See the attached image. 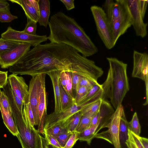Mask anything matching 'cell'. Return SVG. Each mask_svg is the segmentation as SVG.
Wrapping results in <instances>:
<instances>
[{"label": "cell", "mask_w": 148, "mask_h": 148, "mask_svg": "<svg viewBox=\"0 0 148 148\" xmlns=\"http://www.w3.org/2000/svg\"><path fill=\"white\" fill-rule=\"evenodd\" d=\"M102 101L100 98L88 104L80 111L82 115H94L99 110Z\"/></svg>", "instance_id": "cb8c5ba5"}, {"label": "cell", "mask_w": 148, "mask_h": 148, "mask_svg": "<svg viewBox=\"0 0 148 148\" xmlns=\"http://www.w3.org/2000/svg\"><path fill=\"white\" fill-rule=\"evenodd\" d=\"M148 0H139V7L143 17L144 18L148 3Z\"/></svg>", "instance_id": "ee69618b"}, {"label": "cell", "mask_w": 148, "mask_h": 148, "mask_svg": "<svg viewBox=\"0 0 148 148\" xmlns=\"http://www.w3.org/2000/svg\"><path fill=\"white\" fill-rule=\"evenodd\" d=\"M109 69L106 79L101 84L103 92L101 98H109L116 109L121 104L130 90L127 69V65L115 58H107Z\"/></svg>", "instance_id": "7a4b0ae2"}, {"label": "cell", "mask_w": 148, "mask_h": 148, "mask_svg": "<svg viewBox=\"0 0 148 148\" xmlns=\"http://www.w3.org/2000/svg\"><path fill=\"white\" fill-rule=\"evenodd\" d=\"M60 101L62 111L66 110L72 106L75 103V100L68 95L59 80Z\"/></svg>", "instance_id": "44dd1931"}, {"label": "cell", "mask_w": 148, "mask_h": 148, "mask_svg": "<svg viewBox=\"0 0 148 148\" xmlns=\"http://www.w3.org/2000/svg\"><path fill=\"white\" fill-rule=\"evenodd\" d=\"M128 122L126 120L124 112L121 116L119 127V137L120 144L122 145H126L125 142L128 139Z\"/></svg>", "instance_id": "ffe728a7"}, {"label": "cell", "mask_w": 148, "mask_h": 148, "mask_svg": "<svg viewBox=\"0 0 148 148\" xmlns=\"http://www.w3.org/2000/svg\"><path fill=\"white\" fill-rule=\"evenodd\" d=\"M8 71H0V88H3L7 84L8 82Z\"/></svg>", "instance_id": "ab89813d"}, {"label": "cell", "mask_w": 148, "mask_h": 148, "mask_svg": "<svg viewBox=\"0 0 148 148\" xmlns=\"http://www.w3.org/2000/svg\"><path fill=\"white\" fill-rule=\"evenodd\" d=\"M41 148H42L41 145Z\"/></svg>", "instance_id": "816d5d0a"}, {"label": "cell", "mask_w": 148, "mask_h": 148, "mask_svg": "<svg viewBox=\"0 0 148 148\" xmlns=\"http://www.w3.org/2000/svg\"><path fill=\"white\" fill-rule=\"evenodd\" d=\"M24 108L26 111L31 125L34 127L35 125L34 118L32 111L29 103H23Z\"/></svg>", "instance_id": "74e56055"}, {"label": "cell", "mask_w": 148, "mask_h": 148, "mask_svg": "<svg viewBox=\"0 0 148 148\" xmlns=\"http://www.w3.org/2000/svg\"><path fill=\"white\" fill-rule=\"evenodd\" d=\"M46 74H40L39 88L38 110L39 118L38 131L44 135L43 128L45 120L47 116V100L45 85Z\"/></svg>", "instance_id": "7c38bea8"}, {"label": "cell", "mask_w": 148, "mask_h": 148, "mask_svg": "<svg viewBox=\"0 0 148 148\" xmlns=\"http://www.w3.org/2000/svg\"><path fill=\"white\" fill-rule=\"evenodd\" d=\"M17 18V16L13 15L10 12L0 10V21L1 23L10 22Z\"/></svg>", "instance_id": "1f68e13d"}, {"label": "cell", "mask_w": 148, "mask_h": 148, "mask_svg": "<svg viewBox=\"0 0 148 148\" xmlns=\"http://www.w3.org/2000/svg\"><path fill=\"white\" fill-rule=\"evenodd\" d=\"M0 10L10 12V4L6 0H0Z\"/></svg>", "instance_id": "bcb514c9"}, {"label": "cell", "mask_w": 148, "mask_h": 148, "mask_svg": "<svg viewBox=\"0 0 148 148\" xmlns=\"http://www.w3.org/2000/svg\"><path fill=\"white\" fill-rule=\"evenodd\" d=\"M72 133L68 132L55 136L61 147L63 148L71 135Z\"/></svg>", "instance_id": "d590c367"}, {"label": "cell", "mask_w": 148, "mask_h": 148, "mask_svg": "<svg viewBox=\"0 0 148 148\" xmlns=\"http://www.w3.org/2000/svg\"><path fill=\"white\" fill-rule=\"evenodd\" d=\"M88 104L85 102L78 105L75 103L70 108L64 111L58 113L53 112L47 115L43 130L63 123L71 116L80 111Z\"/></svg>", "instance_id": "9c48e42d"}, {"label": "cell", "mask_w": 148, "mask_h": 148, "mask_svg": "<svg viewBox=\"0 0 148 148\" xmlns=\"http://www.w3.org/2000/svg\"><path fill=\"white\" fill-rule=\"evenodd\" d=\"M99 126V124L90 127L82 132L79 133V139L80 141H84L90 145L92 139L95 138L97 134V130Z\"/></svg>", "instance_id": "7402d4cb"}, {"label": "cell", "mask_w": 148, "mask_h": 148, "mask_svg": "<svg viewBox=\"0 0 148 148\" xmlns=\"http://www.w3.org/2000/svg\"><path fill=\"white\" fill-rule=\"evenodd\" d=\"M48 25L50 42L62 43L74 48L84 57L96 53L98 49L83 29L73 18L62 12L52 16Z\"/></svg>", "instance_id": "6da1fadb"}, {"label": "cell", "mask_w": 148, "mask_h": 148, "mask_svg": "<svg viewBox=\"0 0 148 148\" xmlns=\"http://www.w3.org/2000/svg\"><path fill=\"white\" fill-rule=\"evenodd\" d=\"M145 85L146 99L145 102L143 105L144 106H146L147 105L148 103V81L145 82Z\"/></svg>", "instance_id": "f907efd6"}, {"label": "cell", "mask_w": 148, "mask_h": 148, "mask_svg": "<svg viewBox=\"0 0 148 148\" xmlns=\"http://www.w3.org/2000/svg\"><path fill=\"white\" fill-rule=\"evenodd\" d=\"M128 130L137 136H140L141 131L140 125L137 114L135 112L131 121L128 122Z\"/></svg>", "instance_id": "d4e9b609"}, {"label": "cell", "mask_w": 148, "mask_h": 148, "mask_svg": "<svg viewBox=\"0 0 148 148\" xmlns=\"http://www.w3.org/2000/svg\"><path fill=\"white\" fill-rule=\"evenodd\" d=\"M12 95L15 102L20 111L21 112H23V102L17 96L14 91L12 90Z\"/></svg>", "instance_id": "b9f144b4"}, {"label": "cell", "mask_w": 148, "mask_h": 148, "mask_svg": "<svg viewBox=\"0 0 148 148\" xmlns=\"http://www.w3.org/2000/svg\"><path fill=\"white\" fill-rule=\"evenodd\" d=\"M44 134L48 145L52 146L53 148H62L55 136L45 133Z\"/></svg>", "instance_id": "836d02e7"}, {"label": "cell", "mask_w": 148, "mask_h": 148, "mask_svg": "<svg viewBox=\"0 0 148 148\" xmlns=\"http://www.w3.org/2000/svg\"><path fill=\"white\" fill-rule=\"evenodd\" d=\"M124 112L122 104L115 109L104 128L107 130L97 133L95 138L104 140L113 145L114 148H121L119 140V131L121 116Z\"/></svg>", "instance_id": "5b68a950"}, {"label": "cell", "mask_w": 148, "mask_h": 148, "mask_svg": "<svg viewBox=\"0 0 148 148\" xmlns=\"http://www.w3.org/2000/svg\"><path fill=\"white\" fill-rule=\"evenodd\" d=\"M30 45L20 43L10 51L0 54V66L8 68L15 64L30 49Z\"/></svg>", "instance_id": "30bf717a"}, {"label": "cell", "mask_w": 148, "mask_h": 148, "mask_svg": "<svg viewBox=\"0 0 148 148\" xmlns=\"http://www.w3.org/2000/svg\"><path fill=\"white\" fill-rule=\"evenodd\" d=\"M37 23L27 19V23L24 29L22 31L27 34L36 35L37 29Z\"/></svg>", "instance_id": "4dcf8cb0"}, {"label": "cell", "mask_w": 148, "mask_h": 148, "mask_svg": "<svg viewBox=\"0 0 148 148\" xmlns=\"http://www.w3.org/2000/svg\"><path fill=\"white\" fill-rule=\"evenodd\" d=\"M70 72L72 82L73 93L74 98L79 88V84L81 76L73 72Z\"/></svg>", "instance_id": "d6a6232c"}, {"label": "cell", "mask_w": 148, "mask_h": 148, "mask_svg": "<svg viewBox=\"0 0 148 148\" xmlns=\"http://www.w3.org/2000/svg\"><path fill=\"white\" fill-rule=\"evenodd\" d=\"M40 74L32 77L29 83L27 99L25 102L30 103L33 113L35 125H38L39 118L38 104Z\"/></svg>", "instance_id": "8fae6325"}, {"label": "cell", "mask_w": 148, "mask_h": 148, "mask_svg": "<svg viewBox=\"0 0 148 148\" xmlns=\"http://www.w3.org/2000/svg\"><path fill=\"white\" fill-rule=\"evenodd\" d=\"M130 13L133 26L136 35L142 38L147 34V23L144 18L139 7V0H125Z\"/></svg>", "instance_id": "ba28073f"}, {"label": "cell", "mask_w": 148, "mask_h": 148, "mask_svg": "<svg viewBox=\"0 0 148 148\" xmlns=\"http://www.w3.org/2000/svg\"><path fill=\"white\" fill-rule=\"evenodd\" d=\"M133 67L132 76L148 81V55L134 51L133 55Z\"/></svg>", "instance_id": "4fadbf2b"}, {"label": "cell", "mask_w": 148, "mask_h": 148, "mask_svg": "<svg viewBox=\"0 0 148 148\" xmlns=\"http://www.w3.org/2000/svg\"><path fill=\"white\" fill-rule=\"evenodd\" d=\"M1 38L10 41L19 43L28 44L35 47L46 41L48 37L46 35H33L25 33L22 31L15 30L11 27L1 35Z\"/></svg>", "instance_id": "8992f818"}, {"label": "cell", "mask_w": 148, "mask_h": 148, "mask_svg": "<svg viewBox=\"0 0 148 148\" xmlns=\"http://www.w3.org/2000/svg\"><path fill=\"white\" fill-rule=\"evenodd\" d=\"M0 107L10 114H12L11 107L8 97L3 91L0 89Z\"/></svg>", "instance_id": "f1b7e54d"}, {"label": "cell", "mask_w": 148, "mask_h": 148, "mask_svg": "<svg viewBox=\"0 0 148 148\" xmlns=\"http://www.w3.org/2000/svg\"><path fill=\"white\" fill-rule=\"evenodd\" d=\"M23 113L13 115L18 131L16 136L22 148H41L39 132L31 124L24 108Z\"/></svg>", "instance_id": "3957f363"}, {"label": "cell", "mask_w": 148, "mask_h": 148, "mask_svg": "<svg viewBox=\"0 0 148 148\" xmlns=\"http://www.w3.org/2000/svg\"><path fill=\"white\" fill-rule=\"evenodd\" d=\"M98 83L92 82L89 79L81 77L79 82V88L80 86H85L90 89L95 84Z\"/></svg>", "instance_id": "f35d334b"}, {"label": "cell", "mask_w": 148, "mask_h": 148, "mask_svg": "<svg viewBox=\"0 0 148 148\" xmlns=\"http://www.w3.org/2000/svg\"><path fill=\"white\" fill-rule=\"evenodd\" d=\"M70 75V72L67 71H63L60 72L59 80L64 88L69 82Z\"/></svg>", "instance_id": "8d00e7d4"}, {"label": "cell", "mask_w": 148, "mask_h": 148, "mask_svg": "<svg viewBox=\"0 0 148 148\" xmlns=\"http://www.w3.org/2000/svg\"><path fill=\"white\" fill-rule=\"evenodd\" d=\"M114 112L113 107L107 101L102 100L100 108L97 113L99 123L97 130V133L101 129L104 128Z\"/></svg>", "instance_id": "2e32d148"}, {"label": "cell", "mask_w": 148, "mask_h": 148, "mask_svg": "<svg viewBox=\"0 0 148 148\" xmlns=\"http://www.w3.org/2000/svg\"><path fill=\"white\" fill-rule=\"evenodd\" d=\"M90 10L100 37L107 49H112L114 47L112 31L105 11L101 7L95 5L91 6Z\"/></svg>", "instance_id": "277c9868"}, {"label": "cell", "mask_w": 148, "mask_h": 148, "mask_svg": "<svg viewBox=\"0 0 148 148\" xmlns=\"http://www.w3.org/2000/svg\"><path fill=\"white\" fill-rule=\"evenodd\" d=\"M90 89L85 86L79 87L75 98V103L76 104H80L82 102Z\"/></svg>", "instance_id": "f546056e"}, {"label": "cell", "mask_w": 148, "mask_h": 148, "mask_svg": "<svg viewBox=\"0 0 148 148\" xmlns=\"http://www.w3.org/2000/svg\"><path fill=\"white\" fill-rule=\"evenodd\" d=\"M79 133L76 131L73 132L66 143L62 148H72L79 139Z\"/></svg>", "instance_id": "e575fe53"}, {"label": "cell", "mask_w": 148, "mask_h": 148, "mask_svg": "<svg viewBox=\"0 0 148 148\" xmlns=\"http://www.w3.org/2000/svg\"><path fill=\"white\" fill-rule=\"evenodd\" d=\"M124 9L118 18L109 22L111 27L114 45H115L119 38L124 34L132 25L131 15L125 0H123Z\"/></svg>", "instance_id": "52a82bcc"}, {"label": "cell", "mask_w": 148, "mask_h": 148, "mask_svg": "<svg viewBox=\"0 0 148 148\" xmlns=\"http://www.w3.org/2000/svg\"><path fill=\"white\" fill-rule=\"evenodd\" d=\"M0 110L4 124L12 134L16 136L18 131L13 114L5 111L1 107H0Z\"/></svg>", "instance_id": "d6986e66"}, {"label": "cell", "mask_w": 148, "mask_h": 148, "mask_svg": "<svg viewBox=\"0 0 148 148\" xmlns=\"http://www.w3.org/2000/svg\"><path fill=\"white\" fill-rule=\"evenodd\" d=\"M20 43L6 40L1 37L0 38V54L10 51Z\"/></svg>", "instance_id": "4316f807"}, {"label": "cell", "mask_w": 148, "mask_h": 148, "mask_svg": "<svg viewBox=\"0 0 148 148\" xmlns=\"http://www.w3.org/2000/svg\"><path fill=\"white\" fill-rule=\"evenodd\" d=\"M61 71H54L47 74L50 77L53 84L55 99L54 112L55 113L62 111L59 85V75Z\"/></svg>", "instance_id": "e0dca14e"}, {"label": "cell", "mask_w": 148, "mask_h": 148, "mask_svg": "<svg viewBox=\"0 0 148 148\" xmlns=\"http://www.w3.org/2000/svg\"><path fill=\"white\" fill-rule=\"evenodd\" d=\"M39 18L38 22L40 26L47 27L50 14V3L49 0H39Z\"/></svg>", "instance_id": "ac0fdd59"}, {"label": "cell", "mask_w": 148, "mask_h": 148, "mask_svg": "<svg viewBox=\"0 0 148 148\" xmlns=\"http://www.w3.org/2000/svg\"><path fill=\"white\" fill-rule=\"evenodd\" d=\"M39 0H9L17 3L23 9L27 19L36 23L39 18Z\"/></svg>", "instance_id": "9a60e30c"}, {"label": "cell", "mask_w": 148, "mask_h": 148, "mask_svg": "<svg viewBox=\"0 0 148 148\" xmlns=\"http://www.w3.org/2000/svg\"><path fill=\"white\" fill-rule=\"evenodd\" d=\"M94 116L82 115L75 131L80 133L90 127L92 119Z\"/></svg>", "instance_id": "484cf974"}, {"label": "cell", "mask_w": 148, "mask_h": 148, "mask_svg": "<svg viewBox=\"0 0 148 148\" xmlns=\"http://www.w3.org/2000/svg\"><path fill=\"white\" fill-rule=\"evenodd\" d=\"M137 136L144 148H148V139L141 137L140 136Z\"/></svg>", "instance_id": "c3c4849f"}, {"label": "cell", "mask_w": 148, "mask_h": 148, "mask_svg": "<svg viewBox=\"0 0 148 148\" xmlns=\"http://www.w3.org/2000/svg\"><path fill=\"white\" fill-rule=\"evenodd\" d=\"M65 5L66 9L68 10H71L75 8L74 1V0H60Z\"/></svg>", "instance_id": "f6af8a7d"}, {"label": "cell", "mask_w": 148, "mask_h": 148, "mask_svg": "<svg viewBox=\"0 0 148 148\" xmlns=\"http://www.w3.org/2000/svg\"><path fill=\"white\" fill-rule=\"evenodd\" d=\"M82 116L80 111L75 113L66 120L62 124L68 132L72 133L75 131Z\"/></svg>", "instance_id": "603a6c76"}, {"label": "cell", "mask_w": 148, "mask_h": 148, "mask_svg": "<svg viewBox=\"0 0 148 148\" xmlns=\"http://www.w3.org/2000/svg\"><path fill=\"white\" fill-rule=\"evenodd\" d=\"M128 139L125 142V145L127 148H137L128 134Z\"/></svg>", "instance_id": "7dc6e473"}, {"label": "cell", "mask_w": 148, "mask_h": 148, "mask_svg": "<svg viewBox=\"0 0 148 148\" xmlns=\"http://www.w3.org/2000/svg\"><path fill=\"white\" fill-rule=\"evenodd\" d=\"M40 139L41 145L42 148H51L47 144L46 140L45 138L42 137L40 134L39 135ZM52 148H53L52 147Z\"/></svg>", "instance_id": "681fc988"}, {"label": "cell", "mask_w": 148, "mask_h": 148, "mask_svg": "<svg viewBox=\"0 0 148 148\" xmlns=\"http://www.w3.org/2000/svg\"><path fill=\"white\" fill-rule=\"evenodd\" d=\"M8 80L11 90L23 103L25 102L27 97L29 88L24 78L12 73L8 76Z\"/></svg>", "instance_id": "5bb4252c"}, {"label": "cell", "mask_w": 148, "mask_h": 148, "mask_svg": "<svg viewBox=\"0 0 148 148\" xmlns=\"http://www.w3.org/2000/svg\"><path fill=\"white\" fill-rule=\"evenodd\" d=\"M64 89L69 96L72 99L75 100V98L74 97L73 93L72 82L71 75H70V76L69 82L66 85V87L64 88Z\"/></svg>", "instance_id": "7bdbcfd3"}, {"label": "cell", "mask_w": 148, "mask_h": 148, "mask_svg": "<svg viewBox=\"0 0 148 148\" xmlns=\"http://www.w3.org/2000/svg\"><path fill=\"white\" fill-rule=\"evenodd\" d=\"M128 134L131 137L137 148H144L136 135L129 130H128Z\"/></svg>", "instance_id": "60d3db41"}, {"label": "cell", "mask_w": 148, "mask_h": 148, "mask_svg": "<svg viewBox=\"0 0 148 148\" xmlns=\"http://www.w3.org/2000/svg\"><path fill=\"white\" fill-rule=\"evenodd\" d=\"M67 131L62 124L54 126L46 130H43V133L51 134L54 136L62 133H65Z\"/></svg>", "instance_id": "83f0119b"}]
</instances>
